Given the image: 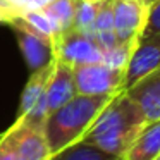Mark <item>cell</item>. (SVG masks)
<instances>
[{
  "label": "cell",
  "instance_id": "6da1fadb",
  "mask_svg": "<svg viewBox=\"0 0 160 160\" xmlns=\"http://www.w3.org/2000/svg\"><path fill=\"white\" fill-rule=\"evenodd\" d=\"M145 126L146 119L141 108L122 90L102 108L81 141L124 158V153Z\"/></svg>",
  "mask_w": 160,
  "mask_h": 160
},
{
  "label": "cell",
  "instance_id": "7a4b0ae2",
  "mask_svg": "<svg viewBox=\"0 0 160 160\" xmlns=\"http://www.w3.org/2000/svg\"><path fill=\"white\" fill-rule=\"evenodd\" d=\"M112 97H88L76 95L62 107L50 112L43 124L47 143L50 152L57 153L66 146L81 141L102 108L110 102Z\"/></svg>",
  "mask_w": 160,
  "mask_h": 160
},
{
  "label": "cell",
  "instance_id": "3957f363",
  "mask_svg": "<svg viewBox=\"0 0 160 160\" xmlns=\"http://www.w3.org/2000/svg\"><path fill=\"white\" fill-rule=\"evenodd\" d=\"M126 72L115 71L103 62L74 66V83L78 95L88 97H114L124 90Z\"/></svg>",
  "mask_w": 160,
  "mask_h": 160
},
{
  "label": "cell",
  "instance_id": "277c9868",
  "mask_svg": "<svg viewBox=\"0 0 160 160\" xmlns=\"http://www.w3.org/2000/svg\"><path fill=\"white\" fill-rule=\"evenodd\" d=\"M14 143L19 160H48L52 152L48 148L42 126H35L22 119H16L9 129H5Z\"/></svg>",
  "mask_w": 160,
  "mask_h": 160
},
{
  "label": "cell",
  "instance_id": "5b68a950",
  "mask_svg": "<svg viewBox=\"0 0 160 160\" xmlns=\"http://www.w3.org/2000/svg\"><path fill=\"white\" fill-rule=\"evenodd\" d=\"M55 59L67 62L71 66H83V64H95L102 62L103 52L95 43L93 36L78 33L74 29L64 33L59 42L53 47Z\"/></svg>",
  "mask_w": 160,
  "mask_h": 160
},
{
  "label": "cell",
  "instance_id": "8992f818",
  "mask_svg": "<svg viewBox=\"0 0 160 160\" xmlns=\"http://www.w3.org/2000/svg\"><path fill=\"white\" fill-rule=\"evenodd\" d=\"M114 33L119 42L138 40L143 35L150 7L141 0H112Z\"/></svg>",
  "mask_w": 160,
  "mask_h": 160
},
{
  "label": "cell",
  "instance_id": "52a82bcc",
  "mask_svg": "<svg viewBox=\"0 0 160 160\" xmlns=\"http://www.w3.org/2000/svg\"><path fill=\"white\" fill-rule=\"evenodd\" d=\"M160 69V35H141L131 55L124 76V90Z\"/></svg>",
  "mask_w": 160,
  "mask_h": 160
},
{
  "label": "cell",
  "instance_id": "ba28073f",
  "mask_svg": "<svg viewBox=\"0 0 160 160\" xmlns=\"http://www.w3.org/2000/svg\"><path fill=\"white\" fill-rule=\"evenodd\" d=\"M78 95L76 83H74V67L67 62L57 60L53 64L50 79L47 83L45 98H47V108L48 114L53 112L55 108L62 107L64 103L74 98Z\"/></svg>",
  "mask_w": 160,
  "mask_h": 160
},
{
  "label": "cell",
  "instance_id": "9c48e42d",
  "mask_svg": "<svg viewBox=\"0 0 160 160\" xmlns=\"http://www.w3.org/2000/svg\"><path fill=\"white\" fill-rule=\"evenodd\" d=\"M12 28L16 31L19 50H21L29 72H35L55 60V52H53V47L50 42L35 35L29 29L21 28V26H12Z\"/></svg>",
  "mask_w": 160,
  "mask_h": 160
},
{
  "label": "cell",
  "instance_id": "30bf717a",
  "mask_svg": "<svg viewBox=\"0 0 160 160\" xmlns=\"http://www.w3.org/2000/svg\"><path fill=\"white\" fill-rule=\"evenodd\" d=\"M126 93L141 108L146 122L160 119V69L146 74L132 86L126 88Z\"/></svg>",
  "mask_w": 160,
  "mask_h": 160
},
{
  "label": "cell",
  "instance_id": "8fae6325",
  "mask_svg": "<svg viewBox=\"0 0 160 160\" xmlns=\"http://www.w3.org/2000/svg\"><path fill=\"white\" fill-rule=\"evenodd\" d=\"M160 155V119L146 122L136 139L131 143L124 160H155Z\"/></svg>",
  "mask_w": 160,
  "mask_h": 160
},
{
  "label": "cell",
  "instance_id": "7c38bea8",
  "mask_svg": "<svg viewBox=\"0 0 160 160\" xmlns=\"http://www.w3.org/2000/svg\"><path fill=\"white\" fill-rule=\"evenodd\" d=\"M53 64H55V60H53L52 64H48V66H45V67H42V69H38V71L29 74V79H28V83L24 84V90H22V93H21L18 117L16 119L26 117V115L35 108V105L40 102V98L45 95L47 83H48V79H50Z\"/></svg>",
  "mask_w": 160,
  "mask_h": 160
},
{
  "label": "cell",
  "instance_id": "4fadbf2b",
  "mask_svg": "<svg viewBox=\"0 0 160 160\" xmlns=\"http://www.w3.org/2000/svg\"><path fill=\"white\" fill-rule=\"evenodd\" d=\"M11 26H21V28L29 29V31H33L35 35L45 38L47 42H50L52 47H55V43L59 42V38H60V31H59V28H57V24L52 21V18H50L43 9L24 12V14L16 19Z\"/></svg>",
  "mask_w": 160,
  "mask_h": 160
},
{
  "label": "cell",
  "instance_id": "5bb4252c",
  "mask_svg": "<svg viewBox=\"0 0 160 160\" xmlns=\"http://www.w3.org/2000/svg\"><path fill=\"white\" fill-rule=\"evenodd\" d=\"M48 160H124L122 157H115L100 150L98 146L84 141H78L74 145L66 146L64 150L53 153Z\"/></svg>",
  "mask_w": 160,
  "mask_h": 160
},
{
  "label": "cell",
  "instance_id": "9a60e30c",
  "mask_svg": "<svg viewBox=\"0 0 160 160\" xmlns=\"http://www.w3.org/2000/svg\"><path fill=\"white\" fill-rule=\"evenodd\" d=\"M76 4H78V0H52L48 5L43 7V11L57 24V28L60 31V36L72 29Z\"/></svg>",
  "mask_w": 160,
  "mask_h": 160
},
{
  "label": "cell",
  "instance_id": "2e32d148",
  "mask_svg": "<svg viewBox=\"0 0 160 160\" xmlns=\"http://www.w3.org/2000/svg\"><path fill=\"white\" fill-rule=\"evenodd\" d=\"M100 5V0H78L76 12H74L72 29L83 35H95V18Z\"/></svg>",
  "mask_w": 160,
  "mask_h": 160
},
{
  "label": "cell",
  "instance_id": "e0dca14e",
  "mask_svg": "<svg viewBox=\"0 0 160 160\" xmlns=\"http://www.w3.org/2000/svg\"><path fill=\"white\" fill-rule=\"evenodd\" d=\"M136 43L138 40H129V42H117V45L112 47V48L105 50L103 57H102V62L105 66L112 67L115 71H122L126 72L128 69V64L131 60V55L136 48Z\"/></svg>",
  "mask_w": 160,
  "mask_h": 160
},
{
  "label": "cell",
  "instance_id": "ac0fdd59",
  "mask_svg": "<svg viewBox=\"0 0 160 160\" xmlns=\"http://www.w3.org/2000/svg\"><path fill=\"white\" fill-rule=\"evenodd\" d=\"M98 33H114V7L112 0H100L95 18V35Z\"/></svg>",
  "mask_w": 160,
  "mask_h": 160
},
{
  "label": "cell",
  "instance_id": "d6986e66",
  "mask_svg": "<svg viewBox=\"0 0 160 160\" xmlns=\"http://www.w3.org/2000/svg\"><path fill=\"white\" fill-rule=\"evenodd\" d=\"M19 16H22L24 12L36 11V9H43L45 5H48L52 0H5Z\"/></svg>",
  "mask_w": 160,
  "mask_h": 160
},
{
  "label": "cell",
  "instance_id": "ffe728a7",
  "mask_svg": "<svg viewBox=\"0 0 160 160\" xmlns=\"http://www.w3.org/2000/svg\"><path fill=\"white\" fill-rule=\"evenodd\" d=\"M143 35H160V0H157L150 7Z\"/></svg>",
  "mask_w": 160,
  "mask_h": 160
},
{
  "label": "cell",
  "instance_id": "44dd1931",
  "mask_svg": "<svg viewBox=\"0 0 160 160\" xmlns=\"http://www.w3.org/2000/svg\"><path fill=\"white\" fill-rule=\"evenodd\" d=\"M0 160H19L14 148V143H12L7 131H4L0 134Z\"/></svg>",
  "mask_w": 160,
  "mask_h": 160
},
{
  "label": "cell",
  "instance_id": "7402d4cb",
  "mask_svg": "<svg viewBox=\"0 0 160 160\" xmlns=\"http://www.w3.org/2000/svg\"><path fill=\"white\" fill-rule=\"evenodd\" d=\"M18 18H21V16H19L18 12H16L14 9L5 2V0H0V22L11 26Z\"/></svg>",
  "mask_w": 160,
  "mask_h": 160
},
{
  "label": "cell",
  "instance_id": "603a6c76",
  "mask_svg": "<svg viewBox=\"0 0 160 160\" xmlns=\"http://www.w3.org/2000/svg\"><path fill=\"white\" fill-rule=\"evenodd\" d=\"M141 2H143V4H145V5H148V7H152V5L155 4L157 0H141Z\"/></svg>",
  "mask_w": 160,
  "mask_h": 160
},
{
  "label": "cell",
  "instance_id": "cb8c5ba5",
  "mask_svg": "<svg viewBox=\"0 0 160 160\" xmlns=\"http://www.w3.org/2000/svg\"><path fill=\"white\" fill-rule=\"evenodd\" d=\"M155 160H160V155H158V157H157V158H155Z\"/></svg>",
  "mask_w": 160,
  "mask_h": 160
}]
</instances>
